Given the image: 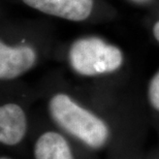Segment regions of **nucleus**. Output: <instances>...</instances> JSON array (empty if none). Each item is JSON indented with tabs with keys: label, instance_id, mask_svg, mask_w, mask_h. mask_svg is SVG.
<instances>
[{
	"label": "nucleus",
	"instance_id": "nucleus-3",
	"mask_svg": "<svg viewBox=\"0 0 159 159\" xmlns=\"http://www.w3.org/2000/svg\"><path fill=\"white\" fill-rule=\"evenodd\" d=\"M36 62V53L28 46L0 43V79L12 80L28 71Z\"/></svg>",
	"mask_w": 159,
	"mask_h": 159
},
{
	"label": "nucleus",
	"instance_id": "nucleus-1",
	"mask_svg": "<svg viewBox=\"0 0 159 159\" xmlns=\"http://www.w3.org/2000/svg\"><path fill=\"white\" fill-rule=\"evenodd\" d=\"M49 107L52 119L69 134L93 149L106 144L110 134L107 124L66 94L53 96Z\"/></svg>",
	"mask_w": 159,
	"mask_h": 159
},
{
	"label": "nucleus",
	"instance_id": "nucleus-8",
	"mask_svg": "<svg viewBox=\"0 0 159 159\" xmlns=\"http://www.w3.org/2000/svg\"><path fill=\"white\" fill-rule=\"evenodd\" d=\"M153 34H154L155 39H156L159 41V21L154 25V27H153Z\"/></svg>",
	"mask_w": 159,
	"mask_h": 159
},
{
	"label": "nucleus",
	"instance_id": "nucleus-4",
	"mask_svg": "<svg viewBox=\"0 0 159 159\" xmlns=\"http://www.w3.org/2000/svg\"><path fill=\"white\" fill-rule=\"evenodd\" d=\"M44 14L70 21H84L91 15L93 0H23Z\"/></svg>",
	"mask_w": 159,
	"mask_h": 159
},
{
	"label": "nucleus",
	"instance_id": "nucleus-2",
	"mask_svg": "<svg viewBox=\"0 0 159 159\" xmlns=\"http://www.w3.org/2000/svg\"><path fill=\"white\" fill-rule=\"evenodd\" d=\"M123 62L121 50L98 37H85L72 43L69 63L82 75H96L117 70Z\"/></svg>",
	"mask_w": 159,
	"mask_h": 159
},
{
	"label": "nucleus",
	"instance_id": "nucleus-7",
	"mask_svg": "<svg viewBox=\"0 0 159 159\" xmlns=\"http://www.w3.org/2000/svg\"><path fill=\"white\" fill-rule=\"evenodd\" d=\"M149 99L152 107L159 112V71L151 80L149 86Z\"/></svg>",
	"mask_w": 159,
	"mask_h": 159
},
{
	"label": "nucleus",
	"instance_id": "nucleus-9",
	"mask_svg": "<svg viewBox=\"0 0 159 159\" xmlns=\"http://www.w3.org/2000/svg\"><path fill=\"white\" fill-rule=\"evenodd\" d=\"M1 159H8V158H4V157H3V158H1Z\"/></svg>",
	"mask_w": 159,
	"mask_h": 159
},
{
	"label": "nucleus",
	"instance_id": "nucleus-6",
	"mask_svg": "<svg viewBox=\"0 0 159 159\" xmlns=\"http://www.w3.org/2000/svg\"><path fill=\"white\" fill-rule=\"evenodd\" d=\"M34 156L35 159H74L66 139L53 131L39 136L34 147Z\"/></svg>",
	"mask_w": 159,
	"mask_h": 159
},
{
	"label": "nucleus",
	"instance_id": "nucleus-5",
	"mask_svg": "<svg viewBox=\"0 0 159 159\" xmlns=\"http://www.w3.org/2000/svg\"><path fill=\"white\" fill-rule=\"evenodd\" d=\"M27 120L24 111L15 103L0 107V142L7 146L19 144L26 134Z\"/></svg>",
	"mask_w": 159,
	"mask_h": 159
}]
</instances>
